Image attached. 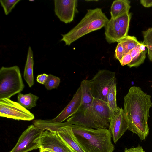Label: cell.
<instances>
[{
	"label": "cell",
	"instance_id": "7402d4cb",
	"mask_svg": "<svg viewBox=\"0 0 152 152\" xmlns=\"http://www.w3.org/2000/svg\"><path fill=\"white\" fill-rule=\"evenodd\" d=\"M131 18V14L128 12L120 16L117 18L123 38L128 35Z\"/></svg>",
	"mask_w": 152,
	"mask_h": 152
},
{
	"label": "cell",
	"instance_id": "4316f807",
	"mask_svg": "<svg viewBox=\"0 0 152 152\" xmlns=\"http://www.w3.org/2000/svg\"><path fill=\"white\" fill-rule=\"evenodd\" d=\"M132 60V57L130 51L124 55L119 61L122 66H124L128 64Z\"/></svg>",
	"mask_w": 152,
	"mask_h": 152
},
{
	"label": "cell",
	"instance_id": "44dd1931",
	"mask_svg": "<svg viewBox=\"0 0 152 152\" xmlns=\"http://www.w3.org/2000/svg\"><path fill=\"white\" fill-rule=\"evenodd\" d=\"M118 42L122 45L124 55L134 48L140 42L135 36L128 35L122 38Z\"/></svg>",
	"mask_w": 152,
	"mask_h": 152
},
{
	"label": "cell",
	"instance_id": "ffe728a7",
	"mask_svg": "<svg viewBox=\"0 0 152 152\" xmlns=\"http://www.w3.org/2000/svg\"><path fill=\"white\" fill-rule=\"evenodd\" d=\"M116 80L112 83L108 93L106 103L110 109L115 112L118 109L116 102Z\"/></svg>",
	"mask_w": 152,
	"mask_h": 152
},
{
	"label": "cell",
	"instance_id": "7a4b0ae2",
	"mask_svg": "<svg viewBox=\"0 0 152 152\" xmlns=\"http://www.w3.org/2000/svg\"><path fill=\"white\" fill-rule=\"evenodd\" d=\"M80 145L86 152H113L115 146L109 129H94L69 124Z\"/></svg>",
	"mask_w": 152,
	"mask_h": 152
},
{
	"label": "cell",
	"instance_id": "6da1fadb",
	"mask_svg": "<svg viewBox=\"0 0 152 152\" xmlns=\"http://www.w3.org/2000/svg\"><path fill=\"white\" fill-rule=\"evenodd\" d=\"M151 96L139 87L129 88L124 98L123 112L128 124V129L145 140L149 133L148 120L152 106Z\"/></svg>",
	"mask_w": 152,
	"mask_h": 152
},
{
	"label": "cell",
	"instance_id": "d4e9b609",
	"mask_svg": "<svg viewBox=\"0 0 152 152\" xmlns=\"http://www.w3.org/2000/svg\"><path fill=\"white\" fill-rule=\"evenodd\" d=\"M20 1V0H0V3L3 8L5 14L7 15L10 13Z\"/></svg>",
	"mask_w": 152,
	"mask_h": 152
},
{
	"label": "cell",
	"instance_id": "3957f363",
	"mask_svg": "<svg viewBox=\"0 0 152 152\" xmlns=\"http://www.w3.org/2000/svg\"><path fill=\"white\" fill-rule=\"evenodd\" d=\"M109 19L101 8L89 9L84 17L68 33L62 34L61 41L69 46L83 36L104 27Z\"/></svg>",
	"mask_w": 152,
	"mask_h": 152
},
{
	"label": "cell",
	"instance_id": "5bb4252c",
	"mask_svg": "<svg viewBox=\"0 0 152 152\" xmlns=\"http://www.w3.org/2000/svg\"><path fill=\"white\" fill-rule=\"evenodd\" d=\"M82 91L80 86L78 88L71 100L55 118L52 119L55 122L62 123L72 116L77 111L81 103Z\"/></svg>",
	"mask_w": 152,
	"mask_h": 152
},
{
	"label": "cell",
	"instance_id": "d6986e66",
	"mask_svg": "<svg viewBox=\"0 0 152 152\" xmlns=\"http://www.w3.org/2000/svg\"><path fill=\"white\" fill-rule=\"evenodd\" d=\"M38 99V96L31 93L24 94L20 93L17 96L18 102L28 109H31L36 106Z\"/></svg>",
	"mask_w": 152,
	"mask_h": 152
},
{
	"label": "cell",
	"instance_id": "e0dca14e",
	"mask_svg": "<svg viewBox=\"0 0 152 152\" xmlns=\"http://www.w3.org/2000/svg\"><path fill=\"white\" fill-rule=\"evenodd\" d=\"M130 2V1L128 0L114 1L111 7V18L113 19H116L120 16L129 12L131 7Z\"/></svg>",
	"mask_w": 152,
	"mask_h": 152
},
{
	"label": "cell",
	"instance_id": "cb8c5ba5",
	"mask_svg": "<svg viewBox=\"0 0 152 152\" xmlns=\"http://www.w3.org/2000/svg\"><path fill=\"white\" fill-rule=\"evenodd\" d=\"M60 79L58 77L51 74L48 75L47 80L44 84L47 90L57 88L59 85Z\"/></svg>",
	"mask_w": 152,
	"mask_h": 152
},
{
	"label": "cell",
	"instance_id": "7c38bea8",
	"mask_svg": "<svg viewBox=\"0 0 152 152\" xmlns=\"http://www.w3.org/2000/svg\"><path fill=\"white\" fill-rule=\"evenodd\" d=\"M109 130L116 143L128 129V124L123 109L119 107L110 124Z\"/></svg>",
	"mask_w": 152,
	"mask_h": 152
},
{
	"label": "cell",
	"instance_id": "f546056e",
	"mask_svg": "<svg viewBox=\"0 0 152 152\" xmlns=\"http://www.w3.org/2000/svg\"><path fill=\"white\" fill-rule=\"evenodd\" d=\"M140 2L145 7L148 8L152 7V0H141Z\"/></svg>",
	"mask_w": 152,
	"mask_h": 152
},
{
	"label": "cell",
	"instance_id": "1f68e13d",
	"mask_svg": "<svg viewBox=\"0 0 152 152\" xmlns=\"http://www.w3.org/2000/svg\"><path fill=\"white\" fill-rule=\"evenodd\" d=\"M151 87H152V86H151Z\"/></svg>",
	"mask_w": 152,
	"mask_h": 152
},
{
	"label": "cell",
	"instance_id": "9c48e42d",
	"mask_svg": "<svg viewBox=\"0 0 152 152\" xmlns=\"http://www.w3.org/2000/svg\"><path fill=\"white\" fill-rule=\"evenodd\" d=\"M93 107L95 128H109L115 112L110 109L106 102L94 98L93 102Z\"/></svg>",
	"mask_w": 152,
	"mask_h": 152
},
{
	"label": "cell",
	"instance_id": "5b68a950",
	"mask_svg": "<svg viewBox=\"0 0 152 152\" xmlns=\"http://www.w3.org/2000/svg\"><path fill=\"white\" fill-rule=\"evenodd\" d=\"M23 82L19 67L2 66L0 69V99L10 98L24 89Z\"/></svg>",
	"mask_w": 152,
	"mask_h": 152
},
{
	"label": "cell",
	"instance_id": "4fadbf2b",
	"mask_svg": "<svg viewBox=\"0 0 152 152\" xmlns=\"http://www.w3.org/2000/svg\"><path fill=\"white\" fill-rule=\"evenodd\" d=\"M57 132L72 152H86L77 140L69 123L66 121L61 123Z\"/></svg>",
	"mask_w": 152,
	"mask_h": 152
},
{
	"label": "cell",
	"instance_id": "f1b7e54d",
	"mask_svg": "<svg viewBox=\"0 0 152 152\" xmlns=\"http://www.w3.org/2000/svg\"><path fill=\"white\" fill-rule=\"evenodd\" d=\"M124 152H145L142 147L139 145L137 147H132L129 148H126Z\"/></svg>",
	"mask_w": 152,
	"mask_h": 152
},
{
	"label": "cell",
	"instance_id": "277c9868",
	"mask_svg": "<svg viewBox=\"0 0 152 152\" xmlns=\"http://www.w3.org/2000/svg\"><path fill=\"white\" fill-rule=\"evenodd\" d=\"M82 91L81 103L76 112L68 118L66 122L72 124L94 128L93 102L94 98L86 80L81 82Z\"/></svg>",
	"mask_w": 152,
	"mask_h": 152
},
{
	"label": "cell",
	"instance_id": "ba28073f",
	"mask_svg": "<svg viewBox=\"0 0 152 152\" xmlns=\"http://www.w3.org/2000/svg\"><path fill=\"white\" fill-rule=\"evenodd\" d=\"M42 131L33 124L22 134L13 149L9 152H28L39 148L38 139Z\"/></svg>",
	"mask_w": 152,
	"mask_h": 152
},
{
	"label": "cell",
	"instance_id": "ac0fdd59",
	"mask_svg": "<svg viewBox=\"0 0 152 152\" xmlns=\"http://www.w3.org/2000/svg\"><path fill=\"white\" fill-rule=\"evenodd\" d=\"M130 51L132 57L131 61L127 65L130 68L137 67L143 63L146 58L147 50H142L140 47V43Z\"/></svg>",
	"mask_w": 152,
	"mask_h": 152
},
{
	"label": "cell",
	"instance_id": "8992f818",
	"mask_svg": "<svg viewBox=\"0 0 152 152\" xmlns=\"http://www.w3.org/2000/svg\"><path fill=\"white\" fill-rule=\"evenodd\" d=\"M86 80L93 98L106 102L108 91L116 80L115 73L108 70H101L92 79Z\"/></svg>",
	"mask_w": 152,
	"mask_h": 152
},
{
	"label": "cell",
	"instance_id": "603a6c76",
	"mask_svg": "<svg viewBox=\"0 0 152 152\" xmlns=\"http://www.w3.org/2000/svg\"><path fill=\"white\" fill-rule=\"evenodd\" d=\"M143 37L142 42L147 50L148 58L152 62V27L142 31Z\"/></svg>",
	"mask_w": 152,
	"mask_h": 152
},
{
	"label": "cell",
	"instance_id": "83f0119b",
	"mask_svg": "<svg viewBox=\"0 0 152 152\" xmlns=\"http://www.w3.org/2000/svg\"><path fill=\"white\" fill-rule=\"evenodd\" d=\"M48 75L44 73L38 75L37 77L36 80L39 83L44 85L46 82Z\"/></svg>",
	"mask_w": 152,
	"mask_h": 152
},
{
	"label": "cell",
	"instance_id": "8fae6325",
	"mask_svg": "<svg viewBox=\"0 0 152 152\" xmlns=\"http://www.w3.org/2000/svg\"><path fill=\"white\" fill-rule=\"evenodd\" d=\"M54 11L60 21L65 23L72 22L78 12L77 0H55Z\"/></svg>",
	"mask_w": 152,
	"mask_h": 152
},
{
	"label": "cell",
	"instance_id": "2e32d148",
	"mask_svg": "<svg viewBox=\"0 0 152 152\" xmlns=\"http://www.w3.org/2000/svg\"><path fill=\"white\" fill-rule=\"evenodd\" d=\"M34 65L33 52L31 47L29 46L24 68L23 77L30 88L31 87L34 83L33 74Z\"/></svg>",
	"mask_w": 152,
	"mask_h": 152
},
{
	"label": "cell",
	"instance_id": "4dcf8cb0",
	"mask_svg": "<svg viewBox=\"0 0 152 152\" xmlns=\"http://www.w3.org/2000/svg\"><path fill=\"white\" fill-rule=\"evenodd\" d=\"M39 152H52L46 150L39 149Z\"/></svg>",
	"mask_w": 152,
	"mask_h": 152
},
{
	"label": "cell",
	"instance_id": "30bf717a",
	"mask_svg": "<svg viewBox=\"0 0 152 152\" xmlns=\"http://www.w3.org/2000/svg\"><path fill=\"white\" fill-rule=\"evenodd\" d=\"M39 149L52 152H72L63 142L56 132L42 131L38 139Z\"/></svg>",
	"mask_w": 152,
	"mask_h": 152
},
{
	"label": "cell",
	"instance_id": "52a82bcc",
	"mask_svg": "<svg viewBox=\"0 0 152 152\" xmlns=\"http://www.w3.org/2000/svg\"><path fill=\"white\" fill-rule=\"evenodd\" d=\"M0 116L18 120L30 121L34 116L18 102L10 99H0Z\"/></svg>",
	"mask_w": 152,
	"mask_h": 152
},
{
	"label": "cell",
	"instance_id": "484cf974",
	"mask_svg": "<svg viewBox=\"0 0 152 152\" xmlns=\"http://www.w3.org/2000/svg\"><path fill=\"white\" fill-rule=\"evenodd\" d=\"M124 55V49L121 43L118 42L116 48L114 57L115 58L120 61Z\"/></svg>",
	"mask_w": 152,
	"mask_h": 152
},
{
	"label": "cell",
	"instance_id": "9a60e30c",
	"mask_svg": "<svg viewBox=\"0 0 152 152\" xmlns=\"http://www.w3.org/2000/svg\"><path fill=\"white\" fill-rule=\"evenodd\" d=\"M105 39L109 44L118 42L122 38L117 19H110L105 26Z\"/></svg>",
	"mask_w": 152,
	"mask_h": 152
}]
</instances>
